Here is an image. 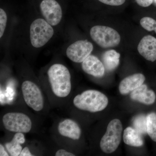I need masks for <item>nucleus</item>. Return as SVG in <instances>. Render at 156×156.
<instances>
[{
  "label": "nucleus",
  "mask_w": 156,
  "mask_h": 156,
  "mask_svg": "<svg viewBox=\"0 0 156 156\" xmlns=\"http://www.w3.org/2000/svg\"><path fill=\"white\" fill-rule=\"evenodd\" d=\"M93 49L91 42L80 40L70 45L66 50V55L73 62L80 63L90 55Z\"/></svg>",
  "instance_id": "obj_8"
},
{
  "label": "nucleus",
  "mask_w": 156,
  "mask_h": 156,
  "mask_svg": "<svg viewBox=\"0 0 156 156\" xmlns=\"http://www.w3.org/2000/svg\"><path fill=\"white\" fill-rule=\"evenodd\" d=\"M90 34L92 40L103 48H114L121 41L119 33L108 27L95 26L91 28Z\"/></svg>",
  "instance_id": "obj_4"
},
{
  "label": "nucleus",
  "mask_w": 156,
  "mask_h": 156,
  "mask_svg": "<svg viewBox=\"0 0 156 156\" xmlns=\"http://www.w3.org/2000/svg\"><path fill=\"white\" fill-rule=\"evenodd\" d=\"M133 125L134 129L140 134H145L147 132V116L143 114L136 116L133 120Z\"/></svg>",
  "instance_id": "obj_19"
},
{
  "label": "nucleus",
  "mask_w": 156,
  "mask_h": 156,
  "mask_svg": "<svg viewBox=\"0 0 156 156\" xmlns=\"http://www.w3.org/2000/svg\"><path fill=\"white\" fill-rule=\"evenodd\" d=\"M155 1V2H156V0H154Z\"/></svg>",
  "instance_id": "obj_27"
},
{
  "label": "nucleus",
  "mask_w": 156,
  "mask_h": 156,
  "mask_svg": "<svg viewBox=\"0 0 156 156\" xmlns=\"http://www.w3.org/2000/svg\"><path fill=\"white\" fill-rule=\"evenodd\" d=\"M7 22V14L3 9H0V37L2 38L5 32Z\"/></svg>",
  "instance_id": "obj_21"
},
{
  "label": "nucleus",
  "mask_w": 156,
  "mask_h": 156,
  "mask_svg": "<svg viewBox=\"0 0 156 156\" xmlns=\"http://www.w3.org/2000/svg\"><path fill=\"white\" fill-rule=\"evenodd\" d=\"M2 122L5 128L16 133H28L32 128L29 117L20 112H9L4 115Z\"/></svg>",
  "instance_id": "obj_6"
},
{
  "label": "nucleus",
  "mask_w": 156,
  "mask_h": 156,
  "mask_svg": "<svg viewBox=\"0 0 156 156\" xmlns=\"http://www.w3.org/2000/svg\"><path fill=\"white\" fill-rule=\"evenodd\" d=\"M21 90L23 99L28 106L37 112L44 108V100L40 88L36 84L30 81L23 83Z\"/></svg>",
  "instance_id": "obj_7"
},
{
  "label": "nucleus",
  "mask_w": 156,
  "mask_h": 156,
  "mask_svg": "<svg viewBox=\"0 0 156 156\" xmlns=\"http://www.w3.org/2000/svg\"><path fill=\"white\" fill-rule=\"evenodd\" d=\"M54 34L52 26L45 20L38 18L32 22L30 27L31 43L34 47L40 48L44 46Z\"/></svg>",
  "instance_id": "obj_5"
},
{
  "label": "nucleus",
  "mask_w": 156,
  "mask_h": 156,
  "mask_svg": "<svg viewBox=\"0 0 156 156\" xmlns=\"http://www.w3.org/2000/svg\"><path fill=\"white\" fill-rule=\"evenodd\" d=\"M25 141L24 134L22 133H16L11 142L6 144V148L11 156H19L22 150L21 144L24 143Z\"/></svg>",
  "instance_id": "obj_17"
},
{
  "label": "nucleus",
  "mask_w": 156,
  "mask_h": 156,
  "mask_svg": "<svg viewBox=\"0 0 156 156\" xmlns=\"http://www.w3.org/2000/svg\"><path fill=\"white\" fill-rule=\"evenodd\" d=\"M40 9L45 20L51 26H56L60 23L62 13L60 5L56 0H43Z\"/></svg>",
  "instance_id": "obj_9"
},
{
  "label": "nucleus",
  "mask_w": 156,
  "mask_h": 156,
  "mask_svg": "<svg viewBox=\"0 0 156 156\" xmlns=\"http://www.w3.org/2000/svg\"><path fill=\"white\" fill-rule=\"evenodd\" d=\"M145 80V77L141 73H136L123 79L119 85L120 94L126 95L141 86Z\"/></svg>",
  "instance_id": "obj_12"
},
{
  "label": "nucleus",
  "mask_w": 156,
  "mask_h": 156,
  "mask_svg": "<svg viewBox=\"0 0 156 156\" xmlns=\"http://www.w3.org/2000/svg\"><path fill=\"white\" fill-rule=\"evenodd\" d=\"M130 98L132 100L140 103L151 105L154 103L156 96L154 91L148 89L146 84H142L131 92Z\"/></svg>",
  "instance_id": "obj_14"
},
{
  "label": "nucleus",
  "mask_w": 156,
  "mask_h": 156,
  "mask_svg": "<svg viewBox=\"0 0 156 156\" xmlns=\"http://www.w3.org/2000/svg\"><path fill=\"white\" fill-rule=\"evenodd\" d=\"M33 155L31 153L30 150L27 147H24L21 151L19 156H33Z\"/></svg>",
  "instance_id": "obj_25"
},
{
  "label": "nucleus",
  "mask_w": 156,
  "mask_h": 156,
  "mask_svg": "<svg viewBox=\"0 0 156 156\" xmlns=\"http://www.w3.org/2000/svg\"><path fill=\"white\" fill-rule=\"evenodd\" d=\"M147 132L151 139L156 142V113H150L147 116Z\"/></svg>",
  "instance_id": "obj_18"
},
{
  "label": "nucleus",
  "mask_w": 156,
  "mask_h": 156,
  "mask_svg": "<svg viewBox=\"0 0 156 156\" xmlns=\"http://www.w3.org/2000/svg\"><path fill=\"white\" fill-rule=\"evenodd\" d=\"M137 50L148 61L156 60V38L151 35H147L142 38L137 46Z\"/></svg>",
  "instance_id": "obj_10"
},
{
  "label": "nucleus",
  "mask_w": 156,
  "mask_h": 156,
  "mask_svg": "<svg viewBox=\"0 0 156 156\" xmlns=\"http://www.w3.org/2000/svg\"><path fill=\"white\" fill-rule=\"evenodd\" d=\"M58 131L62 136L69 137L74 140L80 139L82 133L77 123L69 119L65 120L59 123Z\"/></svg>",
  "instance_id": "obj_13"
},
{
  "label": "nucleus",
  "mask_w": 156,
  "mask_h": 156,
  "mask_svg": "<svg viewBox=\"0 0 156 156\" xmlns=\"http://www.w3.org/2000/svg\"><path fill=\"white\" fill-rule=\"evenodd\" d=\"M0 156H9L8 153L5 150V148L2 144H0Z\"/></svg>",
  "instance_id": "obj_26"
},
{
  "label": "nucleus",
  "mask_w": 156,
  "mask_h": 156,
  "mask_svg": "<svg viewBox=\"0 0 156 156\" xmlns=\"http://www.w3.org/2000/svg\"><path fill=\"white\" fill-rule=\"evenodd\" d=\"M56 156H74L75 155L63 149L57 151L55 154Z\"/></svg>",
  "instance_id": "obj_24"
},
{
  "label": "nucleus",
  "mask_w": 156,
  "mask_h": 156,
  "mask_svg": "<svg viewBox=\"0 0 156 156\" xmlns=\"http://www.w3.org/2000/svg\"><path fill=\"white\" fill-rule=\"evenodd\" d=\"M120 54L113 50H107L102 54V62L105 70L110 72L113 71L119 66Z\"/></svg>",
  "instance_id": "obj_16"
},
{
  "label": "nucleus",
  "mask_w": 156,
  "mask_h": 156,
  "mask_svg": "<svg viewBox=\"0 0 156 156\" xmlns=\"http://www.w3.org/2000/svg\"><path fill=\"white\" fill-rule=\"evenodd\" d=\"M52 91L57 97L64 98L71 90V75L68 69L63 65L53 64L48 72Z\"/></svg>",
  "instance_id": "obj_1"
},
{
  "label": "nucleus",
  "mask_w": 156,
  "mask_h": 156,
  "mask_svg": "<svg viewBox=\"0 0 156 156\" xmlns=\"http://www.w3.org/2000/svg\"><path fill=\"white\" fill-rule=\"evenodd\" d=\"M108 103V98L106 95L95 90L84 91L77 95L73 99L74 105L77 108L92 113L103 110Z\"/></svg>",
  "instance_id": "obj_2"
},
{
  "label": "nucleus",
  "mask_w": 156,
  "mask_h": 156,
  "mask_svg": "<svg viewBox=\"0 0 156 156\" xmlns=\"http://www.w3.org/2000/svg\"><path fill=\"white\" fill-rule=\"evenodd\" d=\"M105 5L111 6H120L123 5L126 0H98Z\"/></svg>",
  "instance_id": "obj_22"
},
{
  "label": "nucleus",
  "mask_w": 156,
  "mask_h": 156,
  "mask_svg": "<svg viewBox=\"0 0 156 156\" xmlns=\"http://www.w3.org/2000/svg\"><path fill=\"white\" fill-rule=\"evenodd\" d=\"M123 140L127 145L134 147H139L144 144L141 134L131 127H128L124 130Z\"/></svg>",
  "instance_id": "obj_15"
},
{
  "label": "nucleus",
  "mask_w": 156,
  "mask_h": 156,
  "mask_svg": "<svg viewBox=\"0 0 156 156\" xmlns=\"http://www.w3.org/2000/svg\"><path fill=\"white\" fill-rule=\"evenodd\" d=\"M82 69L88 74L98 78L102 77L105 72L102 62L96 56L91 55L82 62Z\"/></svg>",
  "instance_id": "obj_11"
},
{
  "label": "nucleus",
  "mask_w": 156,
  "mask_h": 156,
  "mask_svg": "<svg viewBox=\"0 0 156 156\" xmlns=\"http://www.w3.org/2000/svg\"><path fill=\"white\" fill-rule=\"evenodd\" d=\"M135 1L139 6L142 7H149L153 2V0H135Z\"/></svg>",
  "instance_id": "obj_23"
},
{
  "label": "nucleus",
  "mask_w": 156,
  "mask_h": 156,
  "mask_svg": "<svg viewBox=\"0 0 156 156\" xmlns=\"http://www.w3.org/2000/svg\"><path fill=\"white\" fill-rule=\"evenodd\" d=\"M122 130L120 120L115 119L110 122L100 142V148L103 152L111 154L116 150L121 142Z\"/></svg>",
  "instance_id": "obj_3"
},
{
  "label": "nucleus",
  "mask_w": 156,
  "mask_h": 156,
  "mask_svg": "<svg viewBox=\"0 0 156 156\" xmlns=\"http://www.w3.org/2000/svg\"><path fill=\"white\" fill-rule=\"evenodd\" d=\"M141 27L148 31H155L156 33V20L150 17H144L140 20Z\"/></svg>",
  "instance_id": "obj_20"
}]
</instances>
